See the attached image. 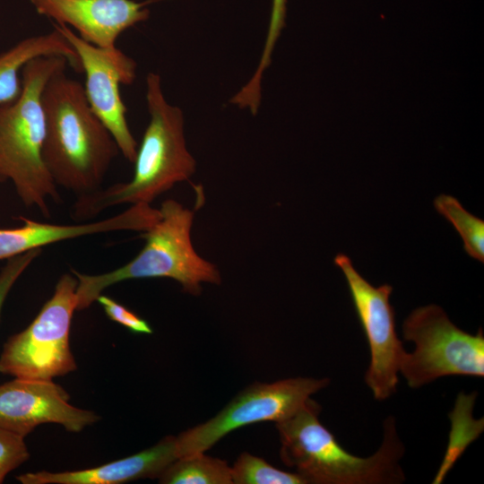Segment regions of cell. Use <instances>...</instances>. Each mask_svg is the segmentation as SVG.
Returning a JSON list of instances; mask_svg holds the SVG:
<instances>
[{
    "label": "cell",
    "instance_id": "6da1fadb",
    "mask_svg": "<svg viewBox=\"0 0 484 484\" xmlns=\"http://www.w3.org/2000/svg\"><path fill=\"white\" fill-rule=\"evenodd\" d=\"M41 101L42 158L52 179L78 196L99 190L120 151L90 107L83 85L68 77L65 69L60 70L46 83Z\"/></svg>",
    "mask_w": 484,
    "mask_h": 484
},
{
    "label": "cell",
    "instance_id": "7a4b0ae2",
    "mask_svg": "<svg viewBox=\"0 0 484 484\" xmlns=\"http://www.w3.org/2000/svg\"><path fill=\"white\" fill-rule=\"evenodd\" d=\"M145 98L150 121L137 148L132 179L78 196L73 219H92L117 204H150L195 172V160L186 146L183 111L167 101L156 73L146 76Z\"/></svg>",
    "mask_w": 484,
    "mask_h": 484
},
{
    "label": "cell",
    "instance_id": "3957f363",
    "mask_svg": "<svg viewBox=\"0 0 484 484\" xmlns=\"http://www.w3.org/2000/svg\"><path fill=\"white\" fill-rule=\"evenodd\" d=\"M321 406L311 398L291 417L276 422L281 461L307 483L395 484L405 480L400 465L404 445L394 418L384 422V438L368 457L346 451L318 419Z\"/></svg>",
    "mask_w": 484,
    "mask_h": 484
},
{
    "label": "cell",
    "instance_id": "277c9868",
    "mask_svg": "<svg viewBox=\"0 0 484 484\" xmlns=\"http://www.w3.org/2000/svg\"><path fill=\"white\" fill-rule=\"evenodd\" d=\"M67 60L43 56L22 67V91L13 102L0 104V178L12 181L21 201L50 217L48 199H59L42 158L45 117L41 94L48 81L66 69Z\"/></svg>",
    "mask_w": 484,
    "mask_h": 484
},
{
    "label": "cell",
    "instance_id": "5b68a950",
    "mask_svg": "<svg viewBox=\"0 0 484 484\" xmlns=\"http://www.w3.org/2000/svg\"><path fill=\"white\" fill-rule=\"evenodd\" d=\"M159 212L156 221L142 234L144 246L130 262L99 274L72 270L78 281L77 310L88 308L107 288L128 280L172 279L184 292L194 296L201 294L203 282H221L216 265L201 257L193 246L194 212L168 199L161 203Z\"/></svg>",
    "mask_w": 484,
    "mask_h": 484
},
{
    "label": "cell",
    "instance_id": "8992f818",
    "mask_svg": "<svg viewBox=\"0 0 484 484\" xmlns=\"http://www.w3.org/2000/svg\"><path fill=\"white\" fill-rule=\"evenodd\" d=\"M405 341L414 344L405 351L400 372L409 387L420 388L448 376H484V334H471L457 327L435 304L415 308L402 324Z\"/></svg>",
    "mask_w": 484,
    "mask_h": 484
},
{
    "label": "cell",
    "instance_id": "52a82bcc",
    "mask_svg": "<svg viewBox=\"0 0 484 484\" xmlns=\"http://www.w3.org/2000/svg\"><path fill=\"white\" fill-rule=\"evenodd\" d=\"M78 281L64 273L54 293L33 321L10 336L0 354V374L17 378L53 380L77 369L70 348V329L77 310Z\"/></svg>",
    "mask_w": 484,
    "mask_h": 484
},
{
    "label": "cell",
    "instance_id": "ba28073f",
    "mask_svg": "<svg viewBox=\"0 0 484 484\" xmlns=\"http://www.w3.org/2000/svg\"><path fill=\"white\" fill-rule=\"evenodd\" d=\"M329 378L295 377L254 383L209 420L177 436L178 457L203 453L239 428L284 420L298 411L311 395L325 388Z\"/></svg>",
    "mask_w": 484,
    "mask_h": 484
},
{
    "label": "cell",
    "instance_id": "9c48e42d",
    "mask_svg": "<svg viewBox=\"0 0 484 484\" xmlns=\"http://www.w3.org/2000/svg\"><path fill=\"white\" fill-rule=\"evenodd\" d=\"M334 264L342 272L350 297L365 333L370 363L365 373V383L377 401H385L396 392L398 374L405 353L395 329V314L390 303L393 287L369 283L355 269L351 260L338 254Z\"/></svg>",
    "mask_w": 484,
    "mask_h": 484
},
{
    "label": "cell",
    "instance_id": "30bf717a",
    "mask_svg": "<svg viewBox=\"0 0 484 484\" xmlns=\"http://www.w3.org/2000/svg\"><path fill=\"white\" fill-rule=\"evenodd\" d=\"M79 56L85 74L84 91L92 111L115 139L120 153L134 163L137 142L126 120V107L120 93L121 85H129L136 77L135 61L122 50L91 45L68 26L55 25Z\"/></svg>",
    "mask_w": 484,
    "mask_h": 484
},
{
    "label": "cell",
    "instance_id": "8fae6325",
    "mask_svg": "<svg viewBox=\"0 0 484 484\" xmlns=\"http://www.w3.org/2000/svg\"><path fill=\"white\" fill-rule=\"evenodd\" d=\"M69 400L53 380L14 377L0 385V427L25 438L42 424H59L76 433L99 420L94 411L74 407Z\"/></svg>",
    "mask_w": 484,
    "mask_h": 484
},
{
    "label": "cell",
    "instance_id": "7c38bea8",
    "mask_svg": "<svg viewBox=\"0 0 484 484\" xmlns=\"http://www.w3.org/2000/svg\"><path fill=\"white\" fill-rule=\"evenodd\" d=\"M36 11L70 25L86 42L99 48H114L127 29L149 18L148 2L134 0H30Z\"/></svg>",
    "mask_w": 484,
    "mask_h": 484
},
{
    "label": "cell",
    "instance_id": "4fadbf2b",
    "mask_svg": "<svg viewBox=\"0 0 484 484\" xmlns=\"http://www.w3.org/2000/svg\"><path fill=\"white\" fill-rule=\"evenodd\" d=\"M177 458V436H168L145 450L96 467L61 472H27L16 479L22 484H122L158 479Z\"/></svg>",
    "mask_w": 484,
    "mask_h": 484
},
{
    "label": "cell",
    "instance_id": "5bb4252c",
    "mask_svg": "<svg viewBox=\"0 0 484 484\" xmlns=\"http://www.w3.org/2000/svg\"><path fill=\"white\" fill-rule=\"evenodd\" d=\"M23 224L0 228V261L49 244L79 237L117 230L142 231L146 226L144 210L132 205L125 212L105 220L72 225L39 222L20 217Z\"/></svg>",
    "mask_w": 484,
    "mask_h": 484
},
{
    "label": "cell",
    "instance_id": "9a60e30c",
    "mask_svg": "<svg viewBox=\"0 0 484 484\" xmlns=\"http://www.w3.org/2000/svg\"><path fill=\"white\" fill-rule=\"evenodd\" d=\"M43 56H63L73 70L82 71L78 55L56 28L48 34L23 39L0 54V104L13 102L20 97L22 67Z\"/></svg>",
    "mask_w": 484,
    "mask_h": 484
},
{
    "label": "cell",
    "instance_id": "2e32d148",
    "mask_svg": "<svg viewBox=\"0 0 484 484\" xmlns=\"http://www.w3.org/2000/svg\"><path fill=\"white\" fill-rule=\"evenodd\" d=\"M158 480L162 484H232L230 466L204 452L178 457Z\"/></svg>",
    "mask_w": 484,
    "mask_h": 484
},
{
    "label": "cell",
    "instance_id": "e0dca14e",
    "mask_svg": "<svg viewBox=\"0 0 484 484\" xmlns=\"http://www.w3.org/2000/svg\"><path fill=\"white\" fill-rule=\"evenodd\" d=\"M437 212L457 230L463 241L465 252L472 258L484 262V221L466 211L454 196L440 194L434 200Z\"/></svg>",
    "mask_w": 484,
    "mask_h": 484
},
{
    "label": "cell",
    "instance_id": "ac0fdd59",
    "mask_svg": "<svg viewBox=\"0 0 484 484\" xmlns=\"http://www.w3.org/2000/svg\"><path fill=\"white\" fill-rule=\"evenodd\" d=\"M231 469L235 484H307L297 472L279 470L264 459L249 453H242Z\"/></svg>",
    "mask_w": 484,
    "mask_h": 484
},
{
    "label": "cell",
    "instance_id": "d6986e66",
    "mask_svg": "<svg viewBox=\"0 0 484 484\" xmlns=\"http://www.w3.org/2000/svg\"><path fill=\"white\" fill-rule=\"evenodd\" d=\"M477 394L470 393L463 394L461 393L456 400L455 406L453 411L449 414L451 419V432L448 448L444 457L440 469L438 470L433 483H441L447 471L453 467L454 462L459 458L457 454V445L459 436L463 433V430L472 424L475 419H472L471 416L466 420V424H463L466 415L469 411H472V407L475 402Z\"/></svg>",
    "mask_w": 484,
    "mask_h": 484
},
{
    "label": "cell",
    "instance_id": "ffe728a7",
    "mask_svg": "<svg viewBox=\"0 0 484 484\" xmlns=\"http://www.w3.org/2000/svg\"><path fill=\"white\" fill-rule=\"evenodd\" d=\"M29 458L24 437L0 427V484Z\"/></svg>",
    "mask_w": 484,
    "mask_h": 484
},
{
    "label": "cell",
    "instance_id": "44dd1931",
    "mask_svg": "<svg viewBox=\"0 0 484 484\" xmlns=\"http://www.w3.org/2000/svg\"><path fill=\"white\" fill-rule=\"evenodd\" d=\"M96 301L99 303L111 321L134 333H152V328L146 320L112 298L100 294Z\"/></svg>",
    "mask_w": 484,
    "mask_h": 484
},
{
    "label": "cell",
    "instance_id": "7402d4cb",
    "mask_svg": "<svg viewBox=\"0 0 484 484\" xmlns=\"http://www.w3.org/2000/svg\"><path fill=\"white\" fill-rule=\"evenodd\" d=\"M286 14V0H272L271 21L264 45V49L257 65L256 71L250 79L251 82L259 85L262 82L263 73L270 64L274 44L284 26Z\"/></svg>",
    "mask_w": 484,
    "mask_h": 484
},
{
    "label": "cell",
    "instance_id": "603a6c76",
    "mask_svg": "<svg viewBox=\"0 0 484 484\" xmlns=\"http://www.w3.org/2000/svg\"><path fill=\"white\" fill-rule=\"evenodd\" d=\"M41 251L42 248L30 250L6 260V264L0 271V318L6 298L14 283Z\"/></svg>",
    "mask_w": 484,
    "mask_h": 484
},
{
    "label": "cell",
    "instance_id": "cb8c5ba5",
    "mask_svg": "<svg viewBox=\"0 0 484 484\" xmlns=\"http://www.w3.org/2000/svg\"><path fill=\"white\" fill-rule=\"evenodd\" d=\"M2 181V179L0 178V182Z\"/></svg>",
    "mask_w": 484,
    "mask_h": 484
}]
</instances>
